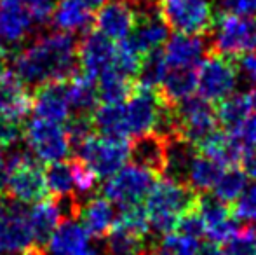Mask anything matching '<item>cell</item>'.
<instances>
[{"label": "cell", "mask_w": 256, "mask_h": 255, "mask_svg": "<svg viewBox=\"0 0 256 255\" xmlns=\"http://www.w3.org/2000/svg\"><path fill=\"white\" fill-rule=\"evenodd\" d=\"M78 44L66 32L40 34L14 55V72L26 86L40 88L49 82L68 81L78 72Z\"/></svg>", "instance_id": "1"}, {"label": "cell", "mask_w": 256, "mask_h": 255, "mask_svg": "<svg viewBox=\"0 0 256 255\" xmlns=\"http://www.w3.org/2000/svg\"><path fill=\"white\" fill-rule=\"evenodd\" d=\"M196 204V191L186 184H180L169 178L157 180L145 199L150 229L160 236L174 231L183 215L194 210Z\"/></svg>", "instance_id": "2"}, {"label": "cell", "mask_w": 256, "mask_h": 255, "mask_svg": "<svg viewBox=\"0 0 256 255\" xmlns=\"http://www.w3.org/2000/svg\"><path fill=\"white\" fill-rule=\"evenodd\" d=\"M4 166L7 171L6 194L10 201L35 204L46 199V171L40 168V163L28 147H20L18 143L10 147L9 154L4 159Z\"/></svg>", "instance_id": "3"}, {"label": "cell", "mask_w": 256, "mask_h": 255, "mask_svg": "<svg viewBox=\"0 0 256 255\" xmlns=\"http://www.w3.org/2000/svg\"><path fill=\"white\" fill-rule=\"evenodd\" d=\"M162 20L176 34L206 35L216 23L212 0H157Z\"/></svg>", "instance_id": "4"}, {"label": "cell", "mask_w": 256, "mask_h": 255, "mask_svg": "<svg viewBox=\"0 0 256 255\" xmlns=\"http://www.w3.org/2000/svg\"><path fill=\"white\" fill-rule=\"evenodd\" d=\"M240 74L237 63L223 55H208L197 67V95L211 103H220L237 91Z\"/></svg>", "instance_id": "5"}, {"label": "cell", "mask_w": 256, "mask_h": 255, "mask_svg": "<svg viewBox=\"0 0 256 255\" xmlns=\"http://www.w3.org/2000/svg\"><path fill=\"white\" fill-rule=\"evenodd\" d=\"M77 157L82 159L98 178H110L120 168L126 166L131 157V145L124 138H108L102 135H91L88 140L75 147Z\"/></svg>", "instance_id": "6"}, {"label": "cell", "mask_w": 256, "mask_h": 255, "mask_svg": "<svg viewBox=\"0 0 256 255\" xmlns=\"http://www.w3.org/2000/svg\"><path fill=\"white\" fill-rule=\"evenodd\" d=\"M211 34L212 51L218 55L234 58L256 51V16L220 14Z\"/></svg>", "instance_id": "7"}, {"label": "cell", "mask_w": 256, "mask_h": 255, "mask_svg": "<svg viewBox=\"0 0 256 255\" xmlns=\"http://www.w3.org/2000/svg\"><path fill=\"white\" fill-rule=\"evenodd\" d=\"M24 142L38 161L56 163L63 161L72 150V140L63 124L44 119H32L24 126Z\"/></svg>", "instance_id": "8"}, {"label": "cell", "mask_w": 256, "mask_h": 255, "mask_svg": "<svg viewBox=\"0 0 256 255\" xmlns=\"http://www.w3.org/2000/svg\"><path fill=\"white\" fill-rule=\"evenodd\" d=\"M155 184V173L136 164H126L124 168L106 178L103 184V196L117 206L142 204Z\"/></svg>", "instance_id": "9"}, {"label": "cell", "mask_w": 256, "mask_h": 255, "mask_svg": "<svg viewBox=\"0 0 256 255\" xmlns=\"http://www.w3.org/2000/svg\"><path fill=\"white\" fill-rule=\"evenodd\" d=\"M166 100L160 91L145 86H134V91L124 103L126 126L129 136H142L154 133Z\"/></svg>", "instance_id": "10"}, {"label": "cell", "mask_w": 256, "mask_h": 255, "mask_svg": "<svg viewBox=\"0 0 256 255\" xmlns=\"http://www.w3.org/2000/svg\"><path fill=\"white\" fill-rule=\"evenodd\" d=\"M176 116H178L180 136L188 140L194 145L209 136L212 131L218 129V117L216 109L211 102L200 98L199 95L190 96L188 100L176 105Z\"/></svg>", "instance_id": "11"}, {"label": "cell", "mask_w": 256, "mask_h": 255, "mask_svg": "<svg viewBox=\"0 0 256 255\" xmlns=\"http://www.w3.org/2000/svg\"><path fill=\"white\" fill-rule=\"evenodd\" d=\"M35 246L24 204L9 201L0 210V255H14Z\"/></svg>", "instance_id": "12"}, {"label": "cell", "mask_w": 256, "mask_h": 255, "mask_svg": "<svg viewBox=\"0 0 256 255\" xmlns=\"http://www.w3.org/2000/svg\"><path fill=\"white\" fill-rule=\"evenodd\" d=\"M136 11H138V20H136V25L132 28L131 35L128 37V41L143 56L160 51L166 46V42L169 41V30L171 28L162 20L160 13L157 9V4Z\"/></svg>", "instance_id": "13"}, {"label": "cell", "mask_w": 256, "mask_h": 255, "mask_svg": "<svg viewBox=\"0 0 256 255\" xmlns=\"http://www.w3.org/2000/svg\"><path fill=\"white\" fill-rule=\"evenodd\" d=\"M197 211L204 222V236L209 243L226 245L239 231V220L230 211L228 204L222 203L214 196L197 197Z\"/></svg>", "instance_id": "14"}, {"label": "cell", "mask_w": 256, "mask_h": 255, "mask_svg": "<svg viewBox=\"0 0 256 255\" xmlns=\"http://www.w3.org/2000/svg\"><path fill=\"white\" fill-rule=\"evenodd\" d=\"M115 44L100 34L98 30H89L78 42V70L86 77L98 81L100 77L114 67Z\"/></svg>", "instance_id": "15"}, {"label": "cell", "mask_w": 256, "mask_h": 255, "mask_svg": "<svg viewBox=\"0 0 256 255\" xmlns=\"http://www.w3.org/2000/svg\"><path fill=\"white\" fill-rule=\"evenodd\" d=\"M34 107V96L28 86L14 70H4L0 74V117L21 124Z\"/></svg>", "instance_id": "16"}, {"label": "cell", "mask_w": 256, "mask_h": 255, "mask_svg": "<svg viewBox=\"0 0 256 255\" xmlns=\"http://www.w3.org/2000/svg\"><path fill=\"white\" fill-rule=\"evenodd\" d=\"M68 81L49 82L37 88L34 95V110L37 119H44L49 123L66 124L72 117V107L68 100Z\"/></svg>", "instance_id": "17"}, {"label": "cell", "mask_w": 256, "mask_h": 255, "mask_svg": "<svg viewBox=\"0 0 256 255\" xmlns=\"http://www.w3.org/2000/svg\"><path fill=\"white\" fill-rule=\"evenodd\" d=\"M37 27L32 11L23 0H0V37L16 48L23 44Z\"/></svg>", "instance_id": "18"}, {"label": "cell", "mask_w": 256, "mask_h": 255, "mask_svg": "<svg viewBox=\"0 0 256 255\" xmlns=\"http://www.w3.org/2000/svg\"><path fill=\"white\" fill-rule=\"evenodd\" d=\"M209 44L204 35L174 34L162 48L168 68H197L208 56Z\"/></svg>", "instance_id": "19"}, {"label": "cell", "mask_w": 256, "mask_h": 255, "mask_svg": "<svg viewBox=\"0 0 256 255\" xmlns=\"http://www.w3.org/2000/svg\"><path fill=\"white\" fill-rule=\"evenodd\" d=\"M138 20V11L120 0L106 2L94 18L96 30L114 42H120L131 35Z\"/></svg>", "instance_id": "20"}, {"label": "cell", "mask_w": 256, "mask_h": 255, "mask_svg": "<svg viewBox=\"0 0 256 255\" xmlns=\"http://www.w3.org/2000/svg\"><path fill=\"white\" fill-rule=\"evenodd\" d=\"M199 154L222 164L223 168L237 166L244 156V147L232 131L216 129L197 145Z\"/></svg>", "instance_id": "21"}, {"label": "cell", "mask_w": 256, "mask_h": 255, "mask_svg": "<svg viewBox=\"0 0 256 255\" xmlns=\"http://www.w3.org/2000/svg\"><path fill=\"white\" fill-rule=\"evenodd\" d=\"M118 210L108 197L104 196H92L82 203L80 208V222L88 232L94 238H103L112 231L117 220Z\"/></svg>", "instance_id": "22"}, {"label": "cell", "mask_w": 256, "mask_h": 255, "mask_svg": "<svg viewBox=\"0 0 256 255\" xmlns=\"http://www.w3.org/2000/svg\"><path fill=\"white\" fill-rule=\"evenodd\" d=\"M91 241V234L77 218L63 220L48 241L46 255H74L80 250L88 248Z\"/></svg>", "instance_id": "23"}, {"label": "cell", "mask_w": 256, "mask_h": 255, "mask_svg": "<svg viewBox=\"0 0 256 255\" xmlns=\"http://www.w3.org/2000/svg\"><path fill=\"white\" fill-rule=\"evenodd\" d=\"M92 21V11L82 0H58L51 14L52 27L72 35L89 32Z\"/></svg>", "instance_id": "24"}, {"label": "cell", "mask_w": 256, "mask_h": 255, "mask_svg": "<svg viewBox=\"0 0 256 255\" xmlns=\"http://www.w3.org/2000/svg\"><path fill=\"white\" fill-rule=\"evenodd\" d=\"M197 156L196 145L182 136L166 140V163H164V175L169 180L186 184L188 170L194 157Z\"/></svg>", "instance_id": "25"}, {"label": "cell", "mask_w": 256, "mask_h": 255, "mask_svg": "<svg viewBox=\"0 0 256 255\" xmlns=\"http://www.w3.org/2000/svg\"><path fill=\"white\" fill-rule=\"evenodd\" d=\"M131 159L136 166L145 168L155 175L162 173L166 163V140L157 133L136 136L131 143Z\"/></svg>", "instance_id": "26"}, {"label": "cell", "mask_w": 256, "mask_h": 255, "mask_svg": "<svg viewBox=\"0 0 256 255\" xmlns=\"http://www.w3.org/2000/svg\"><path fill=\"white\" fill-rule=\"evenodd\" d=\"M28 217H30V227L37 246L48 245L52 232L63 222V215H61L56 197L54 199H42L38 203H35L34 208L28 211Z\"/></svg>", "instance_id": "27"}, {"label": "cell", "mask_w": 256, "mask_h": 255, "mask_svg": "<svg viewBox=\"0 0 256 255\" xmlns=\"http://www.w3.org/2000/svg\"><path fill=\"white\" fill-rule=\"evenodd\" d=\"M68 100H70L72 116H92L98 109L100 95L98 84L92 79L86 77L80 70L72 75L66 82Z\"/></svg>", "instance_id": "28"}, {"label": "cell", "mask_w": 256, "mask_h": 255, "mask_svg": "<svg viewBox=\"0 0 256 255\" xmlns=\"http://www.w3.org/2000/svg\"><path fill=\"white\" fill-rule=\"evenodd\" d=\"M158 91L172 105L188 100L197 93V68H168Z\"/></svg>", "instance_id": "29"}, {"label": "cell", "mask_w": 256, "mask_h": 255, "mask_svg": "<svg viewBox=\"0 0 256 255\" xmlns=\"http://www.w3.org/2000/svg\"><path fill=\"white\" fill-rule=\"evenodd\" d=\"M92 124L94 131L108 138H129L128 126H126L124 103L112 105V103H102L92 114Z\"/></svg>", "instance_id": "30"}, {"label": "cell", "mask_w": 256, "mask_h": 255, "mask_svg": "<svg viewBox=\"0 0 256 255\" xmlns=\"http://www.w3.org/2000/svg\"><path fill=\"white\" fill-rule=\"evenodd\" d=\"M251 102L248 93H234L228 98L222 100L216 107L218 124L226 131H236L248 117L251 116Z\"/></svg>", "instance_id": "31"}, {"label": "cell", "mask_w": 256, "mask_h": 255, "mask_svg": "<svg viewBox=\"0 0 256 255\" xmlns=\"http://www.w3.org/2000/svg\"><path fill=\"white\" fill-rule=\"evenodd\" d=\"M96 84H98L100 102L120 105V103L128 102V98L132 95L136 81H132V79L126 77V75L118 74L117 70L110 68L96 81Z\"/></svg>", "instance_id": "32"}, {"label": "cell", "mask_w": 256, "mask_h": 255, "mask_svg": "<svg viewBox=\"0 0 256 255\" xmlns=\"http://www.w3.org/2000/svg\"><path fill=\"white\" fill-rule=\"evenodd\" d=\"M225 168L222 164L214 163L212 159L202 156V154H197L194 157L192 164H190L188 170V178H186V185L190 189H194L196 192H206L216 185L220 175L223 173Z\"/></svg>", "instance_id": "33"}, {"label": "cell", "mask_w": 256, "mask_h": 255, "mask_svg": "<svg viewBox=\"0 0 256 255\" xmlns=\"http://www.w3.org/2000/svg\"><path fill=\"white\" fill-rule=\"evenodd\" d=\"M145 238L132 231L114 225L104 236L103 255H142L145 250Z\"/></svg>", "instance_id": "34"}, {"label": "cell", "mask_w": 256, "mask_h": 255, "mask_svg": "<svg viewBox=\"0 0 256 255\" xmlns=\"http://www.w3.org/2000/svg\"><path fill=\"white\" fill-rule=\"evenodd\" d=\"M248 187V175L242 168L228 166L220 175L218 182L212 187V196L225 204H234L237 197Z\"/></svg>", "instance_id": "35"}, {"label": "cell", "mask_w": 256, "mask_h": 255, "mask_svg": "<svg viewBox=\"0 0 256 255\" xmlns=\"http://www.w3.org/2000/svg\"><path fill=\"white\" fill-rule=\"evenodd\" d=\"M46 182H48V191L51 192L56 199L58 197L75 194L72 163H64V161L49 163V166L46 168Z\"/></svg>", "instance_id": "36"}, {"label": "cell", "mask_w": 256, "mask_h": 255, "mask_svg": "<svg viewBox=\"0 0 256 255\" xmlns=\"http://www.w3.org/2000/svg\"><path fill=\"white\" fill-rule=\"evenodd\" d=\"M154 248L157 255H197L200 243L194 236L183 234L180 231H171L162 234L154 245Z\"/></svg>", "instance_id": "37"}, {"label": "cell", "mask_w": 256, "mask_h": 255, "mask_svg": "<svg viewBox=\"0 0 256 255\" xmlns=\"http://www.w3.org/2000/svg\"><path fill=\"white\" fill-rule=\"evenodd\" d=\"M145 56L142 53H138L132 48L131 42L126 39L115 44V56H114V70H117L118 74L126 75V77L136 81L140 70H142V65Z\"/></svg>", "instance_id": "38"}, {"label": "cell", "mask_w": 256, "mask_h": 255, "mask_svg": "<svg viewBox=\"0 0 256 255\" xmlns=\"http://www.w3.org/2000/svg\"><path fill=\"white\" fill-rule=\"evenodd\" d=\"M166 74H168V65L164 62L162 51H155L145 56L140 70L138 77H136V84L145 86V88L158 89L164 81Z\"/></svg>", "instance_id": "39"}, {"label": "cell", "mask_w": 256, "mask_h": 255, "mask_svg": "<svg viewBox=\"0 0 256 255\" xmlns=\"http://www.w3.org/2000/svg\"><path fill=\"white\" fill-rule=\"evenodd\" d=\"M115 225H120V227L136 232V234L143 236V238H146L148 232H150L148 215H146L145 206H142V204L118 206V213H117Z\"/></svg>", "instance_id": "40"}, {"label": "cell", "mask_w": 256, "mask_h": 255, "mask_svg": "<svg viewBox=\"0 0 256 255\" xmlns=\"http://www.w3.org/2000/svg\"><path fill=\"white\" fill-rule=\"evenodd\" d=\"M72 163V171H74V185H75V194L78 197L89 196L96 191L98 187V175L88 166L82 159L75 157Z\"/></svg>", "instance_id": "41"}, {"label": "cell", "mask_w": 256, "mask_h": 255, "mask_svg": "<svg viewBox=\"0 0 256 255\" xmlns=\"http://www.w3.org/2000/svg\"><path fill=\"white\" fill-rule=\"evenodd\" d=\"M226 255H254L256 253V225L248 224L239 227L232 239L225 245Z\"/></svg>", "instance_id": "42"}, {"label": "cell", "mask_w": 256, "mask_h": 255, "mask_svg": "<svg viewBox=\"0 0 256 255\" xmlns=\"http://www.w3.org/2000/svg\"><path fill=\"white\" fill-rule=\"evenodd\" d=\"M232 215L236 220L256 225V182L248 185L244 192L237 197L232 206Z\"/></svg>", "instance_id": "43"}, {"label": "cell", "mask_w": 256, "mask_h": 255, "mask_svg": "<svg viewBox=\"0 0 256 255\" xmlns=\"http://www.w3.org/2000/svg\"><path fill=\"white\" fill-rule=\"evenodd\" d=\"M176 231L183 232V234H188V236H194V238L200 239L204 236V222H202V217L200 213L197 211V204L194 210H190L188 213H185L182 217V220L178 222L176 225Z\"/></svg>", "instance_id": "44"}, {"label": "cell", "mask_w": 256, "mask_h": 255, "mask_svg": "<svg viewBox=\"0 0 256 255\" xmlns=\"http://www.w3.org/2000/svg\"><path fill=\"white\" fill-rule=\"evenodd\" d=\"M218 6L223 14L240 18L256 16V0H218Z\"/></svg>", "instance_id": "45"}, {"label": "cell", "mask_w": 256, "mask_h": 255, "mask_svg": "<svg viewBox=\"0 0 256 255\" xmlns=\"http://www.w3.org/2000/svg\"><path fill=\"white\" fill-rule=\"evenodd\" d=\"M28 6V9L32 11L35 18V23L40 27V25H46L48 21H51V14L54 6L58 4V0H23Z\"/></svg>", "instance_id": "46"}, {"label": "cell", "mask_w": 256, "mask_h": 255, "mask_svg": "<svg viewBox=\"0 0 256 255\" xmlns=\"http://www.w3.org/2000/svg\"><path fill=\"white\" fill-rule=\"evenodd\" d=\"M232 133L239 138V142L242 143L244 150L256 149V114L248 117V119Z\"/></svg>", "instance_id": "47"}, {"label": "cell", "mask_w": 256, "mask_h": 255, "mask_svg": "<svg viewBox=\"0 0 256 255\" xmlns=\"http://www.w3.org/2000/svg\"><path fill=\"white\" fill-rule=\"evenodd\" d=\"M21 138V124L0 117V149H10Z\"/></svg>", "instance_id": "48"}, {"label": "cell", "mask_w": 256, "mask_h": 255, "mask_svg": "<svg viewBox=\"0 0 256 255\" xmlns=\"http://www.w3.org/2000/svg\"><path fill=\"white\" fill-rule=\"evenodd\" d=\"M237 68H239L240 77H244L251 84H256V51L240 56Z\"/></svg>", "instance_id": "49"}, {"label": "cell", "mask_w": 256, "mask_h": 255, "mask_svg": "<svg viewBox=\"0 0 256 255\" xmlns=\"http://www.w3.org/2000/svg\"><path fill=\"white\" fill-rule=\"evenodd\" d=\"M240 163H242V170L248 175V178L256 182V149L244 150V156L240 159Z\"/></svg>", "instance_id": "50"}, {"label": "cell", "mask_w": 256, "mask_h": 255, "mask_svg": "<svg viewBox=\"0 0 256 255\" xmlns=\"http://www.w3.org/2000/svg\"><path fill=\"white\" fill-rule=\"evenodd\" d=\"M197 255H226L225 250L220 245H214V243H209V245H204L199 248Z\"/></svg>", "instance_id": "51"}, {"label": "cell", "mask_w": 256, "mask_h": 255, "mask_svg": "<svg viewBox=\"0 0 256 255\" xmlns=\"http://www.w3.org/2000/svg\"><path fill=\"white\" fill-rule=\"evenodd\" d=\"M120 2H126V4H129V6L142 9V7H146V6H152V4H157V0H120Z\"/></svg>", "instance_id": "52"}, {"label": "cell", "mask_w": 256, "mask_h": 255, "mask_svg": "<svg viewBox=\"0 0 256 255\" xmlns=\"http://www.w3.org/2000/svg\"><path fill=\"white\" fill-rule=\"evenodd\" d=\"M6 60H7V49H6V46H4L2 37H0V74L6 70V68H4V65H6Z\"/></svg>", "instance_id": "53"}, {"label": "cell", "mask_w": 256, "mask_h": 255, "mask_svg": "<svg viewBox=\"0 0 256 255\" xmlns=\"http://www.w3.org/2000/svg\"><path fill=\"white\" fill-rule=\"evenodd\" d=\"M82 2H84L91 11H96V9H100V7H103L108 0H82Z\"/></svg>", "instance_id": "54"}, {"label": "cell", "mask_w": 256, "mask_h": 255, "mask_svg": "<svg viewBox=\"0 0 256 255\" xmlns=\"http://www.w3.org/2000/svg\"><path fill=\"white\" fill-rule=\"evenodd\" d=\"M250 95V102H251V109L254 110V114H256V84L251 88V91L248 93Z\"/></svg>", "instance_id": "55"}, {"label": "cell", "mask_w": 256, "mask_h": 255, "mask_svg": "<svg viewBox=\"0 0 256 255\" xmlns=\"http://www.w3.org/2000/svg\"><path fill=\"white\" fill-rule=\"evenodd\" d=\"M4 159H6V157H4L2 150H0V168H2V166H4Z\"/></svg>", "instance_id": "56"}, {"label": "cell", "mask_w": 256, "mask_h": 255, "mask_svg": "<svg viewBox=\"0 0 256 255\" xmlns=\"http://www.w3.org/2000/svg\"><path fill=\"white\" fill-rule=\"evenodd\" d=\"M4 204H6V203H4V199H2V194H0V210H2V206H4Z\"/></svg>", "instance_id": "57"}, {"label": "cell", "mask_w": 256, "mask_h": 255, "mask_svg": "<svg viewBox=\"0 0 256 255\" xmlns=\"http://www.w3.org/2000/svg\"><path fill=\"white\" fill-rule=\"evenodd\" d=\"M254 255H256V253H254Z\"/></svg>", "instance_id": "58"}]
</instances>
